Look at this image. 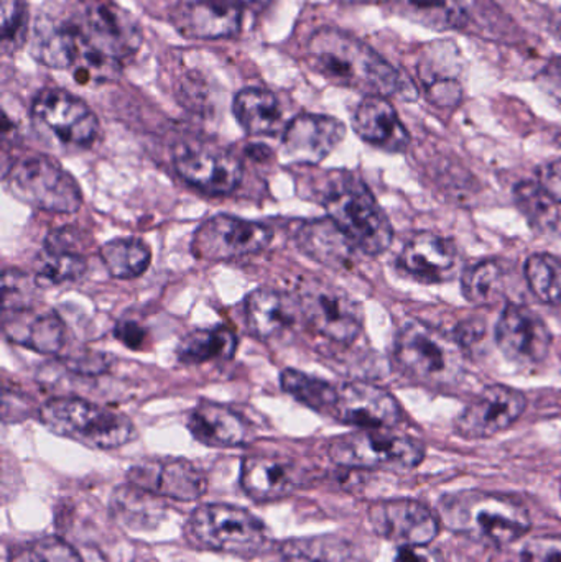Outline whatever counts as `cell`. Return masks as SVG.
Segmentation results:
<instances>
[{
  "mask_svg": "<svg viewBox=\"0 0 561 562\" xmlns=\"http://www.w3.org/2000/svg\"><path fill=\"white\" fill-rule=\"evenodd\" d=\"M187 426L197 441L213 448H237L253 438L247 419L220 403H198L188 415Z\"/></svg>",
  "mask_w": 561,
  "mask_h": 562,
  "instance_id": "obj_24",
  "label": "cell"
},
{
  "mask_svg": "<svg viewBox=\"0 0 561 562\" xmlns=\"http://www.w3.org/2000/svg\"><path fill=\"white\" fill-rule=\"evenodd\" d=\"M552 333L543 317L523 304H507L496 326V342L510 362L540 363L549 356Z\"/></svg>",
  "mask_w": 561,
  "mask_h": 562,
  "instance_id": "obj_15",
  "label": "cell"
},
{
  "mask_svg": "<svg viewBox=\"0 0 561 562\" xmlns=\"http://www.w3.org/2000/svg\"><path fill=\"white\" fill-rule=\"evenodd\" d=\"M438 517L453 533L493 548L510 547L532 527L529 512L516 498L481 491L445 495Z\"/></svg>",
  "mask_w": 561,
  "mask_h": 562,
  "instance_id": "obj_3",
  "label": "cell"
},
{
  "mask_svg": "<svg viewBox=\"0 0 561 562\" xmlns=\"http://www.w3.org/2000/svg\"><path fill=\"white\" fill-rule=\"evenodd\" d=\"M323 206L329 220L366 256H381L394 240L388 214L379 206L372 191L361 178L339 173L332 178Z\"/></svg>",
  "mask_w": 561,
  "mask_h": 562,
  "instance_id": "obj_4",
  "label": "cell"
},
{
  "mask_svg": "<svg viewBox=\"0 0 561 562\" xmlns=\"http://www.w3.org/2000/svg\"><path fill=\"white\" fill-rule=\"evenodd\" d=\"M540 188L556 203H561V158L543 164L537 171Z\"/></svg>",
  "mask_w": 561,
  "mask_h": 562,
  "instance_id": "obj_44",
  "label": "cell"
},
{
  "mask_svg": "<svg viewBox=\"0 0 561 562\" xmlns=\"http://www.w3.org/2000/svg\"><path fill=\"white\" fill-rule=\"evenodd\" d=\"M516 201L519 210L529 217L534 226L549 224L552 220L556 201L547 196L539 183H520L516 188Z\"/></svg>",
  "mask_w": 561,
  "mask_h": 562,
  "instance_id": "obj_42",
  "label": "cell"
},
{
  "mask_svg": "<svg viewBox=\"0 0 561 562\" xmlns=\"http://www.w3.org/2000/svg\"><path fill=\"white\" fill-rule=\"evenodd\" d=\"M127 479L142 491L175 501H197L207 491L206 477L181 459L141 462L128 469Z\"/></svg>",
  "mask_w": 561,
  "mask_h": 562,
  "instance_id": "obj_19",
  "label": "cell"
},
{
  "mask_svg": "<svg viewBox=\"0 0 561 562\" xmlns=\"http://www.w3.org/2000/svg\"><path fill=\"white\" fill-rule=\"evenodd\" d=\"M341 2H346V3H359V2H368V0H341Z\"/></svg>",
  "mask_w": 561,
  "mask_h": 562,
  "instance_id": "obj_49",
  "label": "cell"
},
{
  "mask_svg": "<svg viewBox=\"0 0 561 562\" xmlns=\"http://www.w3.org/2000/svg\"><path fill=\"white\" fill-rule=\"evenodd\" d=\"M9 562H82L79 554L59 538H42L13 548Z\"/></svg>",
  "mask_w": 561,
  "mask_h": 562,
  "instance_id": "obj_39",
  "label": "cell"
},
{
  "mask_svg": "<svg viewBox=\"0 0 561 562\" xmlns=\"http://www.w3.org/2000/svg\"><path fill=\"white\" fill-rule=\"evenodd\" d=\"M530 290L547 304H561V260L550 254H534L526 262Z\"/></svg>",
  "mask_w": 561,
  "mask_h": 562,
  "instance_id": "obj_37",
  "label": "cell"
},
{
  "mask_svg": "<svg viewBox=\"0 0 561 562\" xmlns=\"http://www.w3.org/2000/svg\"><path fill=\"white\" fill-rule=\"evenodd\" d=\"M3 178L16 200L43 213L75 214L81 207L82 193L78 181L46 155L20 158Z\"/></svg>",
  "mask_w": 561,
  "mask_h": 562,
  "instance_id": "obj_7",
  "label": "cell"
},
{
  "mask_svg": "<svg viewBox=\"0 0 561 562\" xmlns=\"http://www.w3.org/2000/svg\"><path fill=\"white\" fill-rule=\"evenodd\" d=\"M272 237V231L263 224L220 214L200 226L191 247L198 259L223 262L262 252Z\"/></svg>",
  "mask_w": 561,
  "mask_h": 562,
  "instance_id": "obj_12",
  "label": "cell"
},
{
  "mask_svg": "<svg viewBox=\"0 0 561 562\" xmlns=\"http://www.w3.org/2000/svg\"><path fill=\"white\" fill-rule=\"evenodd\" d=\"M46 429L86 448L117 449L135 438V426L124 413L82 398H53L38 412Z\"/></svg>",
  "mask_w": 561,
  "mask_h": 562,
  "instance_id": "obj_6",
  "label": "cell"
},
{
  "mask_svg": "<svg viewBox=\"0 0 561 562\" xmlns=\"http://www.w3.org/2000/svg\"><path fill=\"white\" fill-rule=\"evenodd\" d=\"M236 334L226 326L207 327L187 334L178 344L177 356L188 366L233 359L237 350Z\"/></svg>",
  "mask_w": 561,
  "mask_h": 562,
  "instance_id": "obj_32",
  "label": "cell"
},
{
  "mask_svg": "<svg viewBox=\"0 0 561 562\" xmlns=\"http://www.w3.org/2000/svg\"><path fill=\"white\" fill-rule=\"evenodd\" d=\"M524 562H561V537H537L523 548Z\"/></svg>",
  "mask_w": 561,
  "mask_h": 562,
  "instance_id": "obj_43",
  "label": "cell"
},
{
  "mask_svg": "<svg viewBox=\"0 0 561 562\" xmlns=\"http://www.w3.org/2000/svg\"><path fill=\"white\" fill-rule=\"evenodd\" d=\"M399 266L422 283H444L457 273V246L438 234L417 233L402 249Z\"/></svg>",
  "mask_w": 561,
  "mask_h": 562,
  "instance_id": "obj_20",
  "label": "cell"
},
{
  "mask_svg": "<svg viewBox=\"0 0 561 562\" xmlns=\"http://www.w3.org/2000/svg\"><path fill=\"white\" fill-rule=\"evenodd\" d=\"M280 385L283 392L289 393L303 405L326 415H332L338 398V389H335L332 383L295 369L283 370L280 375Z\"/></svg>",
  "mask_w": 561,
  "mask_h": 562,
  "instance_id": "obj_34",
  "label": "cell"
},
{
  "mask_svg": "<svg viewBox=\"0 0 561 562\" xmlns=\"http://www.w3.org/2000/svg\"><path fill=\"white\" fill-rule=\"evenodd\" d=\"M329 458L343 468L405 472L424 462L425 448L417 439L389 429H361L336 438Z\"/></svg>",
  "mask_w": 561,
  "mask_h": 562,
  "instance_id": "obj_9",
  "label": "cell"
},
{
  "mask_svg": "<svg viewBox=\"0 0 561 562\" xmlns=\"http://www.w3.org/2000/svg\"><path fill=\"white\" fill-rule=\"evenodd\" d=\"M187 537L201 550L253 557L267 547L266 525L244 508L226 504L198 507L188 520Z\"/></svg>",
  "mask_w": 561,
  "mask_h": 562,
  "instance_id": "obj_8",
  "label": "cell"
},
{
  "mask_svg": "<svg viewBox=\"0 0 561 562\" xmlns=\"http://www.w3.org/2000/svg\"><path fill=\"white\" fill-rule=\"evenodd\" d=\"M68 19L78 33V56L72 69L79 79L111 78L141 48L137 20L112 0H79Z\"/></svg>",
  "mask_w": 561,
  "mask_h": 562,
  "instance_id": "obj_2",
  "label": "cell"
},
{
  "mask_svg": "<svg viewBox=\"0 0 561 562\" xmlns=\"http://www.w3.org/2000/svg\"><path fill=\"white\" fill-rule=\"evenodd\" d=\"M394 352L402 372L422 385L445 389L463 376V344L424 321L411 319L401 327Z\"/></svg>",
  "mask_w": 561,
  "mask_h": 562,
  "instance_id": "obj_5",
  "label": "cell"
},
{
  "mask_svg": "<svg viewBox=\"0 0 561 562\" xmlns=\"http://www.w3.org/2000/svg\"><path fill=\"white\" fill-rule=\"evenodd\" d=\"M537 85L552 95L553 99L561 102V56L550 59L542 71L537 75Z\"/></svg>",
  "mask_w": 561,
  "mask_h": 562,
  "instance_id": "obj_45",
  "label": "cell"
},
{
  "mask_svg": "<svg viewBox=\"0 0 561 562\" xmlns=\"http://www.w3.org/2000/svg\"><path fill=\"white\" fill-rule=\"evenodd\" d=\"M33 125L66 147L88 148L99 134V121L88 104L63 89H45L32 104Z\"/></svg>",
  "mask_w": 561,
  "mask_h": 562,
  "instance_id": "obj_11",
  "label": "cell"
},
{
  "mask_svg": "<svg viewBox=\"0 0 561 562\" xmlns=\"http://www.w3.org/2000/svg\"><path fill=\"white\" fill-rule=\"evenodd\" d=\"M3 330L12 342L45 356H55L66 346V326L55 313L30 314L26 319L22 314H12V319L3 317Z\"/></svg>",
  "mask_w": 561,
  "mask_h": 562,
  "instance_id": "obj_28",
  "label": "cell"
},
{
  "mask_svg": "<svg viewBox=\"0 0 561 562\" xmlns=\"http://www.w3.org/2000/svg\"><path fill=\"white\" fill-rule=\"evenodd\" d=\"M2 48L5 53H13L22 48L29 30V12L23 0H2Z\"/></svg>",
  "mask_w": 561,
  "mask_h": 562,
  "instance_id": "obj_41",
  "label": "cell"
},
{
  "mask_svg": "<svg viewBox=\"0 0 561 562\" xmlns=\"http://www.w3.org/2000/svg\"><path fill=\"white\" fill-rule=\"evenodd\" d=\"M346 127L338 119L300 114L283 131V157L292 164L318 165L345 140Z\"/></svg>",
  "mask_w": 561,
  "mask_h": 562,
  "instance_id": "obj_18",
  "label": "cell"
},
{
  "mask_svg": "<svg viewBox=\"0 0 561 562\" xmlns=\"http://www.w3.org/2000/svg\"><path fill=\"white\" fill-rule=\"evenodd\" d=\"M302 482V468L290 459L253 456L244 459L240 469V485L256 501L287 497Z\"/></svg>",
  "mask_w": 561,
  "mask_h": 562,
  "instance_id": "obj_22",
  "label": "cell"
},
{
  "mask_svg": "<svg viewBox=\"0 0 561 562\" xmlns=\"http://www.w3.org/2000/svg\"><path fill=\"white\" fill-rule=\"evenodd\" d=\"M102 263H104L112 279L134 280L147 272L152 262V250L144 240L114 239L104 244L99 250Z\"/></svg>",
  "mask_w": 561,
  "mask_h": 562,
  "instance_id": "obj_33",
  "label": "cell"
},
{
  "mask_svg": "<svg viewBox=\"0 0 561 562\" xmlns=\"http://www.w3.org/2000/svg\"><path fill=\"white\" fill-rule=\"evenodd\" d=\"M394 562H444V558L428 544H414L399 548Z\"/></svg>",
  "mask_w": 561,
  "mask_h": 562,
  "instance_id": "obj_47",
  "label": "cell"
},
{
  "mask_svg": "<svg viewBox=\"0 0 561 562\" xmlns=\"http://www.w3.org/2000/svg\"><path fill=\"white\" fill-rule=\"evenodd\" d=\"M115 337L128 349H141L147 339V330L137 321L122 319L115 324Z\"/></svg>",
  "mask_w": 561,
  "mask_h": 562,
  "instance_id": "obj_46",
  "label": "cell"
},
{
  "mask_svg": "<svg viewBox=\"0 0 561 562\" xmlns=\"http://www.w3.org/2000/svg\"><path fill=\"white\" fill-rule=\"evenodd\" d=\"M35 272L38 284H61L85 277L88 272V262L79 252L71 231L63 227L46 237L45 247L36 257Z\"/></svg>",
  "mask_w": 561,
  "mask_h": 562,
  "instance_id": "obj_27",
  "label": "cell"
},
{
  "mask_svg": "<svg viewBox=\"0 0 561 562\" xmlns=\"http://www.w3.org/2000/svg\"><path fill=\"white\" fill-rule=\"evenodd\" d=\"M389 3L399 15L438 32L461 29L468 22L461 0H389Z\"/></svg>",
  "mask_w": 561,
  "mask_h": 562,
  "instance_id": "obj_31",
  "label": "cell"
},
{
  "mask_svg": "<svg viewBox=\"0 0 561 562\" xmlns=\"http://www.w3.org/2000/svg\"><path fill=\"white\" fill-rule=\"evenodd\" d=\"M296 244L306 257L335 270L349 269L359 252L329 217L302 224L296 231Z\"/></svg>",
  "mask_w": 561,
  "mask_h": 562,
  "instance_id": "obj_25",
  "label": "cell"
},
{
  "mask_svg": "<svg viewBox=\"0 0 561 562\" xmlns=\"http://www.w3.org/2000/svg\"><path fill=\"white\" fill-rule=\"evenodd\" d=\"M306 61L313 71L328 81L368 95L405 94L417 98L407 91L401 72L385 61L368 43L351 33L333 26L316 30L306 45Z\"/></svg>",
  "mask_w": 561,
  "mask_h": 562,
  "instance_id": "obj_1",
  "label": "cell"
},
{
  "mask_svg": "<svg viewBox=\"0 0 561 562\" xmlns=\"http://www.w3.org/2000/svg\"><path fill=\"white\" fill-rule=\"evenodd\" d=\"M36 284H38V281L30 280L29 277L20 272V270H3V314L23 313V311L32 310Z\"/></svg>",
  "mask_w": 561,
  "mask_h": 562,
  "instance_id": "obj_40",
  "label": "cell"
},
{
  "mask_svg": "<svg viewBox=\"0 0 561 562\" xmlns=\"http://www.w3.org/2000/svg\"><path fill=\"white\" fill-rule=\"evenodd\" d=\"M33 55L48 68H72L78 55V36L68 16H48L36 23Z\"/></svg>",
  "mask_w": 561,
  "mask_h": 562,
  "instance_id": "obj_30",
  "label": "cell"
},
{
  "mask_svg": "<svg viewBox=\"0 0 561 562\" xmlns=\"http://www.w3.org/2000/svg\"><path fill=\"white\" fill-rule=\"evenodd\" d=\"M150 492L131 487L119 488L112 497V514L119 521L131 528H145L158 521L160 505L154 501Z\"/></svg>",
  "mask_w": 561,
  "mask_h": 562,
  "instance_id": "obj_36",
  "label": "cell"
},
{
  "mask_svg": "<svg viewBox=\"0 0 561 562\" xmlns=\"http://www.w3.org/2000/svg\"><path fill=\"white\" fill-rule=\"evenodd\" d=\"M333 418L361 429H391L402 419L397 398L382 386L349 382L338 389Z\"/></svg>",
  "mask_w": 561,
  "mask_h": 562,
  "instance_id": "obj_17",
  "label": "cell"
},
{
  "mask_svg": "<svg viewBox=\"0 0 561 562\" xmlns=\"http://www.w3.org/2000/svg\"><path fill=\"white\" fill-rule=\"evenodd\" d=\"M299 314V300L273 288H259L246 300L247 327L260 339L279 336L295 323Z\"/></svg>",
  "mask_w": 561,
  "mask_h": 562,
  "instance_id": "obj_26",
  "label": "cell"
},
{
  "mask_svg": "<svg viewBox=\"0 0 561 562\" xmlns=\"http://www.w3.org/2000/svg\"><path fill=\"white\" fill-rule=\"evenodd\" d=\"M233 111L240 127L253 137H273L282 131L279 99L267 89L247 88L237 92Z\"/></svg>",
  "mask_w": 561,
  "mask_h": 562,
  "instance_id": "obj_29",
  "label": "cell"
},
{
  "mask_svg": "<svg viewBox=\"0 0 561 562\" xmlns=\"http://www.w3.org/2000/svg\"><path fill=\"white\" fill-rule=\"evenodd\" d=\"M300 313L310 327L333 342H355L364 327L361 303L341 288L323 281H313L299 296Z\"/></svg>",
  "mask_w": 561,
  "mask_h": 562,
  "instance_id": "obj_10",
  "label": "cell"
},
{
  "mask_svg": "<svg viewBox=\"0 0 561 562\" xmlns=\"http://www.w3.org/2000/svg\"><path fill=\"white\" fill-rule=\"evenodd\" d=\"M356 134L388 151H404L411 144V135L399 119L394 105L382 95H366L352 115Z\"/></svg>",
  "mask_w": 561,
  "mask_h": 562,
  "instance_id": "obj_23",
  "label": "cell"
},
{
  "mask_svg": "<svg viewBox=\"0 0 561 562\" xmlns=\"http://www.w3.org/2000/svg\"><path fill=\"white\" fill-rule=\"evenodd\" d=\"M173 167L188 184L213 196L233 193L244 175L236 155L206 144L180 145L173 154Z\"/></svg>",
  "mask_w": 561,
  "mask_h": 562,
  "instance_id": "obj_13",
  "label": "cell"
},
{
  "mask_svg": "<svg viewBox=\"0 0 561 562\" xmlns=\"http://www.w3.org/2000/svg\"><path fill=\"white\" fill-rule=\"evenodd\" d=\"M240 20V7L233 0H184L173 12L175 26L188 38H233Z\"/></svg>",
  "mask_w": 561,
  "mask_h": 562,
  "instance_id": "obj_21",
  "label": "cell"
},
{
  "mask_svg": "<svg viewBox=\"0 0 561 562\" xmlns=\"http://www.w3.org/2000/svg\"><path fill=\"white\" fill-rule=\"evenodd\" d=\"M369 520L379 537L401 547L430 544L440 531V517L414 498L378 502L369 510Z\"/></svg>",
  "mask_w": 561,
  "mask_h": 562,
  "instance_id": "obj_16",
  "label": "cell"
},
{
  "mask_svg": "<svg viewBox=\"0 0 561 562\" xmlns=\"http://www.w3.org/2000/svg\"><path fill=\"white\" fill-rule=\"evenodd\" d=\"M240 5L246 7V9L253 10V12L259 13L269 5L270 0H237Z\"/></svg>",
  "mask_w": 561,
  "mask_h": 562,
  "instance_id": "obj_48",
  "label": "cell"
},
{
  "mask_svg": "<svg viewBox=\"0 0 561 562\" xmlns=\"http://www.w3.org/2000/svg\"><path fill=\"white\" fill-rule=\"evenodd\" d=\"M503 267L494 260H484L464 270L461 291L470 303L476 306H494L504 293Z\"/></svg>",
  "mask_w": 561,
  "mask_h": 562,
  "instance_id": "obj_35",
  "label": "cell"
},
{
  "mask_svg": "<svg viewBox=\"0 0 561 562\" xmlns=\"http://www.w3.org/2000/svg\"><path fill=\"white\" fill-rule=\"evenodd\" d=\"M282 554L287 562H345V543L335 538H303L283 543Z\"/></svg>",
  "mask_w": 561,
  "mask_h": 562,
  "instance_id": "obj_38",
  "label": "cell"
},
{
  "mask_svg": "<svg viewBox=\"0 0 561 562\" xmlns=\"http://www.w3.org/2000/svg\"><path fill=\"white\" fill-rule=\"evenodd\" d=\"M527 408V396L506 385H490L467 406L455 422L458 435L486 439L514 425Z\"/></svg>",
  "mask_w": 561,
  "mask_h": 562,
  "instance_id": "obj_14",
  "label": "cell"
}]
</instances>
